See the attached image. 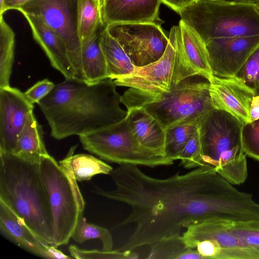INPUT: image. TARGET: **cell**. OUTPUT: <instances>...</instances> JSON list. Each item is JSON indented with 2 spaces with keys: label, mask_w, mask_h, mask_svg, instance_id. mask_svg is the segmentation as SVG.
Segmentation results:
<instances>
[{
  "label": "cell",
  "mask_w": 259,
  "mask_h": 259,
  "mask_svg": "<svg viewBox=\"0 0 259 259\" xmlns=\"http://www.w3.org/2000/svg\"><path fill=\"white\" fill-rule=\"evenodd\" d=\"M236 77L259 95V45L250 55Z\"/></svg>",
  "instance_id": "31"
},
{
  "label": "cell",
  "mask_w": 259,
  "mask_h": 259,
  "mask_svg": "<svg viewBox=\"0 0 259 259\" xmlns=\"http://www.w3.org/2000/svg\"><path fill=\"white\" fill-rule=\"evenodd\" d=\"M113 80L89 83L65 78L38 103L51 128V136L62 140L87 134L123 119L120 95Z\"/></svg>",
  "instance_id": "2"
},
{
  "label": "cell",
  "mask_w": 259,
  "mask_h": 259,
  "mask_svg": "<svg viewBox=\"0 0 259 259\" xmlns=\"http://www.w3.org/2000/svg\"><path fill=\"white\" fill-rule=\"evenodd\" d=\"M15 34L0 16V88L10 86L14 60Z\"/></svg>",
  "instance_id": "25"
},
{
  "label": "cell",
  "mask_w": 259,
  "mask_h": 259,
  "mask_svg": "<svg viewBox=\"0 0 259 259\" xmlns=\"http://www.w3.org/2000/svg\"><path fill=\"white\" fill-rule=\"evenodd\" d=\"M198 121L183 123L166 130L165 153L166 156L174 161L179 160L186 144L198 128Z\"/></svg>",
  "instance_id": "27"
},
{
  "label": "cell",
  "mask_w": 259,
  "mask_h": 259,
  "mask_svg": "<svg viewBox=\"0 0 259 259\" xmlns=\"http://www.w3.org/2000/svg\"><path fill=\"white\" fill-rule=\"evenodd\" d=\"M78 0H31L19 9L37 16L61 37L77 79L84 80L77 32Z\"/></svg>",
  "instance_id": "9"
},
{
  "label": "cell",
  "mask_w": 259,
  "mask_h": 259,
  "mask_svg": "<svg viewBox=\"0 0 259 259\" xmlns=\"http://www.w3.org/2000/svg\"><path fill=\"white\" fill-rule=\"evenodd\" d=\"M79 137L84 149L110 162L151 167L174 163L167 156L138 146L131 136L125 117Z\"/></svg>",
  "instance_id": "8"
},
{
  "label": "cell",
  "mask_w": 259,
  "mask_h": 259,
  "mask_svg": "<svg viewBox=\"0 0 259 259\" xmlns=\"http://www.w3.org/2000/svg\"><path fill=\"white\" fill-rule=\"evenodd\" d=\"M249 114L250 121L259 119V95L253 96L250 105Z\"/></svg>",
  "instance_id": "38"
},
{
  "label": "cell",
  "mask_w": 259,
  "mask_h": 259,
  "mask_svg": "<svg viewBox=\"0 0 259 259\" xmlns=\"http://www.w3.org/2000/svg\"><path fill=\"white\" fill-rule=\"evenodd\" d=\"M227 222L209 219L190 225L182 235L186 247L194 249L197 242L208 240L218 250V259H259V252L233 234Z\"/></svg>",
  "instance_id": "12"
},
{
  "label": "cell",
  "mask_w": 259,
  "mask_h": 259,
  "mask_svg": "<svg viewBox=\"0 0 259 259\" xmlns=\"http://www.w3.org/2000/svg\"><path fill=\"white\" fill-rule=\"evenodd\" d=\"M200 151V139L198 128L190 138L182 151L179 160L184 168L190 169L191 163L198 157Z\"/></svg>",
  "instance_id": "34"
},
{
  "label": "cell",
  "mask_w": 259,
  "mask_h": 259,
  "mask_svg": "<svg viewBox=\"0 0 259 259\" xmlns=\"http://www.w3.org/2000/svg\"><path fill=\"white\" fill-rule=\"evenodd\" d=\"M229 231L259 252V220L227 222Z\"/></svg>",
  "instance_id": "30"
},
{
  "label": "cell",
  "mask_w": 259,
  "mask_h": 259,
  "mask_svg": "<svg viewBox=\"0 0 259 259\" xmlns=\"http://www.w3.org/2000/svg\"><path fill=\"white\" fill-rule=\"evenodd\" d=\"M77 146H72L66 157L59 162L67 168L78 182L89 181L94 176L109 175L113 169L101 160L89 154H74Z\"/></svg>",
  "instance_id": "23"
},
{
  "label": "cell",
  "mask_w": 259,
  "mask_h": 259,
  "mask_svg": "<svg viewBox=\"0 0 259 259\" xmlns=\"http://www.w3.org/2000/svg\"><path fill=\"white\" fill-rule=\"evenodd\" d=\"M102 25L100 0H78L77 32L80 42Z\"/></svg>",
  "instance_id": "26"
},
{
  "label": "cell",
  "mask_w": 259,
  "mask_h": 259,
  "mask_svg": "<svg viewBox=\"0 0 259 259\" xmlns=\"http://www.w3.org/2000/svg\"><path fill=\"white\" fill-rule=\"evenodd\" d=\"M125 118L131 136L138 146L166 156V130L155 118L140 107L127 109Z\"/></svg>",
  "instance_id": "20"
},
{
  "label": "cell",
  "mask_w": 259,
  "mask_h": 259,
  "mask_svg": "<svg viewBox=\"0 0 259 259\" xmlns=\"http://www.w3.org/2000/svg\"><path fill=\"white\" fill-rule=\"evenodd\" d=\"M205 44L212 74L234 77L259 45V35L215 38Z\"/></svg>",
  "instance_id": "14"
},
{
  "label": "cell",
  "mask_w": 259,
  "mask_h": 259,
  "mask_svg": "<svg viewBox=\"0 0 259 259\" xmlns=\"http://www.w3.org/2000/svg\"><path fill=\"white\" fill-rule=\"evenodd\" d=\"M40 175L51 207L53 225V245L68 244L83 217L85 201L77 181L71 172L50 154L39 163Z\"/></svg>",
  "instance_id": "7"
},
{
  "label": "cell",
  "mask_w": 259,
  "mask_h": 259,
  "mask_svg": "<svg viewBox=\"0 0 259 259\" xmlns=\"http://www.w3.org/2000/svg\"><path fill=\"white\" fill-rule=\"evenodd\" d=\"M69 251L73 258H138L139 255L133 251L84 250L74 245L69 247Z\"/></svg>",
  "instance_id": "33"
},
{
  "label": "cell",
  "mask_w": 259,
  "mask_h": 259,
  "mask_svg": "<svg viewBox=\"0 0 259 259\" xmlns=\"http://www.w3.org/2000/svg\"><path fill=\"white\" fill-rule=\"evenodd\" d=\"M160 0H102L103 25L115 23H156Z\"/></svg>",
  "instance_id": "18"
},
{
  "label": "cell",
  "mask_w": 259,
  "mask_h": 259,
  "mask_svg": "<svg viewBox=\"0 0 259 259\" xmlns=\"http://www.w3.org/2000/svg\"><path fill=\"white\" fill-rule=\"evenodd\" d=\"M241 138L245 154L259 161V119L243 123Z\"/></svg>",
  "instance_id": "32"
},
{
  "label": "cell",
  "mask_w": 259,
  "mask_h": 259,
  "mask_svg": "<svg viewBox=\"0 0 259 259\" xmlns=\"http://www.w3.org/2000/svg\"><path fill=\"white\" fill-rule=\"evenodd\" d=\"M115 188L94 192L132 208L117 227L136 228L119 250L132 251L180 234L183 228L206 220L229 222L259 219V203L233 186L213 168L198 167L164 179L151 177L137 165L120 164L110 174Z\"/></svg>",
  "instance_id": "1"
},
{
  "label": "cell",
  "mask_w": 259,
  "mask_h": 259,
  "mask_svg": "<svg viewBox=\"0 0 259 259\" xmlns=\"http://www.w3.org/2000/svg\"><path fill=\"white\" fill-rule=\"evenodd\" d=\"M22 14L29 24L34 40L46 54L52 67L65 78H76L67 48L61 37L39 17Z\"/></svg>",
  "instance_id": "19"
},
{
  "label": "cell",
  "mask_w": 259,
  "mask_h": 259,
  "mask_svg": "<svg viewBox=\"0 0 259 259\" xmlns=\"http://www.w3.org/2000/svg\"><path fill=\"white\" fill-rule=\"evenodd\" d=\"M102 0H100V2H101Z\"/></svg>",
  "instance_id": "42"
},
{
  "label": "cell",
  "mask_w": 259,
  "mask_h": 259,
  "mask_svg": "<svg viewBox=\"0 0 259 259\" xmlns=\"http://www.w3.org/2000/svg\"><path fill=\"white\" fill-rule=\"evenodd\" d=\"M254 4L259 9V0H256Z\"/></svg>",
  "instance_id": "41"
},
{
  "label": "cell",
  "mask_w": 259,
  "mask_h": 259,
  "mask_svg": "<svg viewBox=\"0 0 259 259\" xmlns=\"http://www.w3.org/2000/svg\"><path fill=\"white\" fill-rule=\"evenodd\" d=\"M12 154L28 161L39 162L49 155L45 145L43 131L33 112L30 114L20 133Z\"/></svg>",
  "instance_id": "22"
},
{
  "label": "cell",
  "mask_w": 259,
  "mask_h": 259,
  "mask_svg": "<svg viewBox=\"0 0 259 259\" xmlns=\"http://www.w3.org/2000/svg\"><path fill=\"white\" fill-rule=\"evenodd\" d=\"M105 27L135 67L158 60L164 54L169 41L156 23H115Z\"/></svg>",
  "instance_id": "10"
},
{
  "label": "cell",
  "mask_w": 259,
  "mask_h": 259,
  "mask_svg": "<svg viewBox=\"0 0 259 259\" xmlns=\"http://www.w3.org/2000/svg\"><path fill=\"white\" fill-rule=\"evenodd\" d=\"M196 0H160L163 3L178 13L186 7L192 4Z\"/></svg>",
  "instance_id": "37"
},
{
  "label": "cell",
  "mask_w": 259,
  "mask_h": 259,
  "mask_svg": "<svg viewBox=\"0 0 259 259\" xmlns=\"http://www.w3.org/2000/svg\"><path fill=\"white\" fill-rule=\"evenodd\" d=\"M204 257L195 249L188 248L178 259H204Z\"/></svg>",
  "instance_id": "39"
},
{
  "label": "cell",
  "mask_w": 259,
  "mask_h": 259,
  "mask_svg": "<svg viewBox=\"0 0 259 259\" xmlns=\"http://www.w3.org/2000/svg\"><path fill=\"white\" fill-rule=\"evenodd\" d=\"M55 84L52 81L45 78L36 82L25 92L24 94L31 103L37 104L53 90Z\"/></svg>",
  "instance_id": "35"
},
{
  "label": "cell",
  "mask_w": 259,
  "mask_h": 259,
  "mask_svg": "<svg viewBox=\"0 0 259 259\" xmlns=\"http://www.w3.org/2000/svg\"><path fill=\"white\" fill-rule=\"evenodd\" d=\"M209 93L214 108L232 114L243 123L250 122L249 109L254 91L237 77L213 75L208 80Z\"/></svg>",
  "instance_id": "16"
},
{
  "label": "cell",
  "mask_w": 259,
  "mask_h": 259,
  "mask_svg": "<svg viewBox=\"0 0 259 259\" xmlns=\"http://www.w3.org/2000/svg\"><path fill=\"white\" fill-rule=\"evenodd\" d=\"M39 163L0 152V200L36 235L53 246V218Z\"/></svg>",
  "instance_id": "3"
},
{
  "label": "cell",
  "mask_w": 259,
  "mask_h": 259,
  "mask_svg": "<svg viewBox=\"0 0 259 259\" xmlns=\"http://www.w3.org/2000/svg\"><path fill=\"white\" fill-rule=\"evenodd\" d=\"M71 238L78 243H83L91 239H99L102 244V250H112V236L106 228L88 223L83 217L77 224Z\"/></svg>",
  "instance_id": "28"
},
{
  "label": "cell",
  "mask_w": 259,
  "mask_h": 259,
  "mask_svg": "<svg viewBox=\"0 0 259 259\" xmlns=\"http://www.w3.org/2000/svg\"><path fill=\"white\" fill-rule=\"evenodd\" d=\"M243 124L229 112L216 108L200 118V151L190 169L212 168L233 185L244 183L248 172L241 138Z\"/></svg>",
  "instance_id": "4"
},
{
  "label": "cell",
  "mask_w": 259,
  "mask_h": 259,
  "mask_svg": "<svg viewBox=\"0 0 259 259\" xmlns=\"http://www.w3.org/2000/svg\"><path fill=\"white\" fill-rule=\"evenodd\" d=\"M100 44L107 65L108 77L116 78L130 74L135 66L118 41L107 31L105 26L100 33Z\"/></svg>",
  "instance_id": "24"
},
{
  "label": "cell",
  "mask_w": 259,
  "mask_h": 259,
  "mask_svg": "<svg viewBox=\"0 0 259 259\" xmlns=\"http://www.w3.org/2000/svg\"><path fill=\"white\" fill-rule=\"evenodd\" d=\"M31 0H3V5L0 7V16L7 11L17 10L22 7Z\"/></svg>",
  "instance_id": "36"
},
{
  "label": "cell",
  "mask_w": 259,
  "mask_h": 259,
  "mask_svg": "<svg viewBox=\"0 0 259 259\" xmlns=\"http://www.w3.org/2000/svg\"><path fill=\"white\" fill-rule=\"evenodd\" d=\"M0 230L8 239L36 255L46 258H72L42 241L1 200Z\"/></svg>",
  "instance_id": "17"
},
{
  "label": "cell",
  "mask_w": 259,
  "mask_h": 259,
  "mask_svg": "<svg viewBox=\"0 0 259 259\" xmlns=\"http://www.w3.org/2000/svg\"><path fill=\"white\" fill-rule=\"evenodd\" d=\"M176 32L177 26H173L166 49L158 60L144 66L135 67L130 74L114 79L115 84L147 93L169 91L172 85Z\"/></svg>",
  "instance_id": "13"
},
{
  "label": "cell",
  "mask_w": 259,
  "mask_h": 259,
  "mask_svg": "<svg viewBox=\"0 0 259 259\" xmlns=\"http://www.w3.org/2000/svg\"><path fill=\"white\" fill-rule=\"evenodd\" d=\"M230 3L254 4L256 0H219Z\"/></svg>",
  "instance_id": "40"
},
{
  "label": "cell",
  "mask_w": 259,
  "mask_h": 259,
  "mask_svg": "<svg viewBox=\"0 0 259 259\" xmlns=\"http://www.w3.org/2000/svg\"><path fill=\"white\" fill-rule=\"evenodd\" d=\"M175 47L172 85L196 76L208 80L213 75L204 42L182 20L177 26Z\"/></svg>",
  "instance_id": "11"
},
{
  "label": "cell",
  "mask_w": 259,
  "mask_h": 259,
  "mask_svg": "<svg viewBox=\"0 0 259 259\" xmlns=\"http://www.w3.org/2000/svg\"><path fill=\"white\" fill-rule=\"evenodd\" d=\"M179 14L204 43L215 38L259 35V9L254 4L196 0Z\"/></svg>",
  "instance_id": "6"
},
{
  "label": "cell",
  "mask_w": 259,
  "mask_h": 259,
  "mask_svg": "<svg viewBox=\"0 0 259 259\" xmlns=\"http://www.w3.org/2000/svg\"><path fill=\"white\" fill-rule=\"evenodd\" d=\"M101 26L90 37L81 42V56L84 80L94 83L108 77L105 58L100 40Z\"/></svg>",
  "instance_id": "21"
},
{
  "label": "cell",
  "mask_w": 259,
  "mask_h": 259,
  "mask_svg": "<svg viewBox=\"0 0 259 259\" xmlns=\"http://www.w3.org/2000/svg\"><path fill=\"white\" fill-rule=\"evenodd\" d=\"M150 246L151 250L146 257L147 258L178 259L188 248L180 234L163 238Z\"/></svg>",
  "instance_id": "29"
},
{
  "label": "cell",
  "mask_w": 259,
  "mask_h": 259,
  "mask_svg": "<svg viewBox=\"0 0 259 259\" xmlns=\"http://www.w3.org/2000/svg\"><path fill=\"white\" fill-rule=\"evenodd\" d=\"M199 76L185 79L170 90L160 93H147L128 88L120 96L127 109L144 108L165 129L192 121L214 108L208 80Z\"/></svg>",
  "instance_id": "5"
},
{
  "label": "cell",
  "mask_w": 259,
  "mask_h": 259,
  "mask_svg": "<svg viewBox=\"0 0 259 259\" xmlns=\"http://www.w3.org/2000/svg\"><path fill=\"white\" fill-rule=\"evenodd\" d=\"M33 109V104L18 89L10 85L0 88V152H13Z\"/></svg>",
  "instance_id": "15"
}]
</instances>
